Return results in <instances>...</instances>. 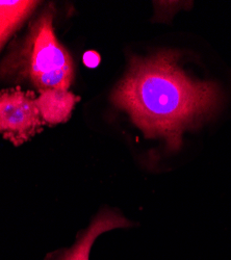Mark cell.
Instances as JSON below:
<instances>
[{
  "mask_svg": "<svg viewBox=\"0 0 231 260\" xmlns=\"http://www.w3.org/2000/svg\"><path fill=\"white\" fill-rule=\"evenodd\" d=\"M83 62L89 68H96L100 63V55L95 51H88L83 54Z\"/></svg>",
  "mask_w": 231,
  "mask_h": 260,
  "instance_id": "52a82bcc",
  "label": "cell"
},
{
  "mask_svg": "<svg viewBox=\"0 0 231 260\" xmlns=\"http://www.w3.org/2000/svg\"><path fill=\"white\" fill-rule=\"evenodd\" d=\"M133 224L122 214L113 210H103L97 214L89 228L77 238L75 245L52 260H89L91 249L96 238L104 232L118 228H127Z\"/></svg>",
  "mask_w": 231,
  "mask_h": 260,
  "instance_id": "277c9868",
  "label": "cell"
},
{
  "mask_svg": "<svg viewBox=\"0 0 231 260\" xmlns=\"http://www.w3.org/2000/svg\"><path fill=\"white\" fill-rule=\"evenodd\" d=\"M178 57L174 51L131 57L111 96L147 139L162 138L172 151L181 147L184 130L213 115L221 99L217 84L186 76L177 66Z\"/></svg>",
  "mask_w": 231,
  "mask_h": 260,
  "instance_id": "6da1fadb",
  "label": "cell"
},
{
  "mask_svg": "<svg viewBox=\"0 0 231 260\" xmlns=\"http://www.w3.org/2000/svg\"><path fill=\"white\" fill-rule=\"evenodd\" d=\"M55 11L48 6L29 24L0 63V79L34 85L39 93L51 89L68 91L74 79V62L55 37Z\"/></svg>",
  "mask_w": 231,
  "mask_h": 260,
  "instance_id": "7a4b0ae2",
  "label": "cell"
},
{
  "mask_svg": "<svg viewBox=\"0 0 231 260\" xmlns=\"http://www.w3.org/2000/svg\"><path fill=\"white\" fill-rule=\"evenodd\" d=\"M32 91L21 86L0 91V134L14 146H21L43 130L45 125Z\"/></svg>",
  "mask_w": 231,
  "mask_h": 260,
  "instance_id": "3957f363",
  "label": "cell"
},
{
  "mask_svg": "<svg viewBox=\"0 0 231 260\" xmlns=\"http://www.w3.org/2000/svg\"><path fill=\"white\" fill-rule=\"evenodd\" d=\"M39 2H0V49L39 6Z\"/></svg>",
  "mask_w": 231,
  "mask_h": 260,
  "instance_id": "8992f818",
  "label": "cell"
},
{
  "mask_svg": "<svg viewBox=\"0 0 231 260\" xmlns=\"http://www.w3.org/2000/svg\"><path fill=\"white\" fill-rule=\"evenodd\" d=\"M79 100L80 97L69 91L51 89L41 92L40 96L36 97L35 102L44 123L56 125L70 119Z\"/></svg>",
  "mask_w": 231,
  "mask_h": 260,
  "instance_id": "5b68a950",
  "label": "cell"
}]
</instances>
